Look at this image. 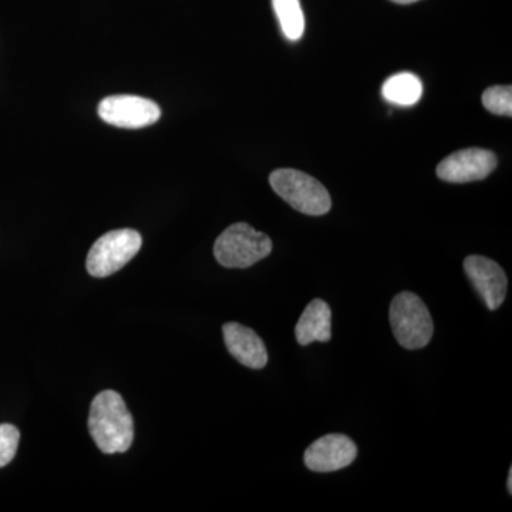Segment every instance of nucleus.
I'll return each instance as SVG.
<instances>
[{"label":"nucleus","mask_w":512,"mask_h":512,"mask_svg":"<svg viewBox=\"0 0 512 512\" xmlns=\"http://www.w3.org/2000/svg\"><path fill=\"white\" fill-rule=\"evenodd\" d=\"M464 271L485 306L497 311L507 296L508 279L504 269L485 256L470 255L464 261Z\"/></svg>","instance_id":"6e6552de"},{"label":"nucleus","mask_w":512,"mask_h":512,"mask_svg":"<svg viewBox=\"0 0 512 512\" xmlns=\"http://www.w3.org/2000/svg\"><path fill=\"white\" fill-rule=\"evenodd\" d=\"M384 99L396 106H414L423 94V84L412 73H399L387 79L382 87Z\"/></svg>","instance_id":"f8f14e48"},{"label":"nucleus","mask_w":512,"mask_h":512,"mask_svg":"<svg viewBox=\"0 0 512 512\" xmlns=\"http://www.w3.org/2000/svg\"><path fill=\"white\" fill-rule=\"evenodd\" d=\"M269 183L282 200L302 214L319 217L328 214L332 208L328 190L302 171L292 168L276 170L269 177Z\"/></svg>","instance_id":"20e7f679"},{"label":"nucleus","mask_w":512,"mask_h":512,"mask_svg":"<svg viewBox=\"0 0 512 512\" xmlns=\"http://www.w3.org/2000/svg\"><path fill=\"white\" fill-rule=\"evenodd\" d=\"M507 487H508V491H510V493H512V468L510 470V474H508Z\"/></svg>","instance_id":"f3484780"},{"label":"nucleus","mask_w":512,"mask_h":512,"mask_svg":"<svg viewBox=\"0 0 512 512\" xmlns=\"http://www.w3.org/2000/svg\"><path fill=\"white\" fill-rule=\"evenodd\" d=\"M299 345L308 346L313 342H329L332 338V311L322 299H313L302 312L295 328Z\"/></svg>","instance_id":"9b49d317"},{"label":"nucleus","mask_w":512,"mask_h":512,"mask_svg":"<svg viewBox=\"0 0 512 512\" xmlns=\"http://www.w3.org/2000/svg\"><path fill=\"white\" fill-rule=\"evenodd\" d=\"M100 119L120 128L153 126L161 117V110L154 101L144 97L110 96L99 104Z\"/></svg>","instance_id":"423d86ee"},{"label":"nucleus","mask_w":512,"mask_h":512,"mask_svg":"<svg viewBox=\"0 0 512 512\" xmlns=\"http://www.w3.org/2000/svg\"><path fill=\"white\" fill-rule=\"evenodd\" d=\"M497 167V157L483 148H466L451 154L437 167V177L447 183L464 184L487 178Z\"/></svg>","instance_id":"0eeeda50"},{"label":"nucleus","mask_w":512,"mask_h":512,"mask_svg":"<svg viewBox=\"0 0 512 512\" xmlns=\"http://www.w3.org/2000/svg\"><path fill=\"white\" fill-rule=\"evenodd\" d=\"M389 315L394 338L404 349H423L429 345L434 323L420 296L413 292H400L390 303Z\"/></svg>","instance_id":"f03ea898"},{"label":"nucleus","mask_w":512,"mask_h":512,"mask_svg":"<svg viewBox=\"0 0 512 512\" xmlns=\"http://www.w3.org/2000/svg\"><path fill=\"white\" fill-rule=\"evenodd\" d=\"M272 5L286 39L291 42L301 39L305 32V16L299 0H272Z\"/></svg>","instance_id":"ddd939ff"},{"label":"nucleus","mask_w":512,"mask_h":512,"mask_svg":"<svg viewBox=\"0 0 512 512\" xmlns=\"http://www.w3.org/2000/svg\"><path fill=\"white\" fill-rule=\"evenodd\" d=\"M355 441L345 434H328L320 437L305 451V466L315 473H332L342 470L356 460Z\"/></svg>","instance_id":"1a4fd4ad"},{"label":"nucleus","mask_w":512,"mask_h":512,"mask_svg":"<svg viewBox=\"0 0 512 512\" xmlns=\"http://www.w3.org/2000/svg\"><path fill=\"white\" fill-rule=\"evenodd\" d=\"M20 431L13 424H0V468L12 463L18 453Z\"/></svg>","instance_id":"2eb2a0df"},{"label":"nucleus","mask_w":512,"mask_h":512,"mask_svg":"<svg viewBox=\"0 0 512 512\" xmlns=\"http://www.w3.org/2000/svg\"><path fill=\"white\" fill-rule=\"evenodd\" d=\"M271 252V238L245 222H238L225 229L214 245L215 259L225 268H249Z\"/></svg>","instance_id":"7ed1b4c3"},{"label":"nucleus","mask_w":512,"mask_h":512,"mask_svg":"<svg viewBox=\"0 0 512 512\" xmlns=\"http://www.w3.org/2000/svg\"><path fill=\"white\" fill-rule=\"evenodd\" d=\"M87 426L104 454L126 453L133 444V416L123 397L113 390H104L94 397Z\"/></svg>","instance_id":"f257e3e1"},{"label":"nucleus","mask_w":512,"mask_h":512,"mask_svg":"<svg viewBox=\"0 0 512 512\" xmlns=\"http://www.w3.org/2000/svg\"><path fill=\"white\" fill-rule=\"evenodd\" d=\"M483 106L497 116H512V87L494 86L483 93Z\"/></svg>","instance_id":"4468645a"},{"label":"nucleus","mask_w":512,"mask_h":512,"mask_svg":"<svg viewBox=\"0 0 512 512\" xmlns=\"http://www.w3.org/2000/svg\"><path fill=\"white\" fill-rule=\"evenodd\" d=\"M222 333L228 352L234 359L249 369H264L268 363V352L264 340L259 338L254 330L239 323L229 322L222 326Z\"/></svg>","instance_id":"9d476101"},{"label":"nucleus","mask_w":512,"mask_h":512,"mask_svg":"<svg viewBox=\"0 0 512 512\" xmlns=\"http://www.w3.org/2000/svg\"><path fill=\"white\" fill-rule=\"evenodd\" d=\"M394 3H399V5H410V3L417 2V0H392Z\"/></svg>","instance_id":"dca6fc26"},{"label":"nucleus","mask_w":512,"mask_h":512,"mask_svg":"<svg viewBox=\"0 0 512 512\" xmlns=\"http://www.w3.org/2000/svg\"><path fill=\"white\" fill-rule=\"evenodd\" d=\"M143 238L136 229L107 232L94 242L87 255V272L94 278H107L119 272L138 254Z\"/></svg>","instance_id":"39448f33"}]
</instances>
